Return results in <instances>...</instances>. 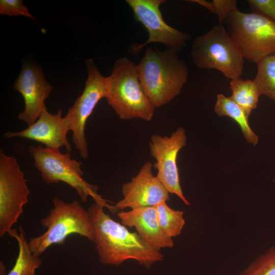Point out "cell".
I'll list each match as a JSON object with an SVG mask.
<instances>
[{"mask_svg": "<svg viewBox=\"0 0 275 275\" xmlns=\"http://www.w3.org/2000/svg\"><path fill=\"white\" fill-rule=\"evenodd\" d=\"M70 125L67 118L62 117L61 109L55 114L45 108L38 119L26 129L18 132L8 131L6 138L19 137L41 143L47 148L59 149L65 147L69 152L71 146L67 140Z\"/></svg>", "mask_w": 275, "mask_h": 275, "instance_id": "obj_14", "label": "cell"}, {"mask_svg": "<svg viewBox=\"0 0 275 275\" xmlns=\"http://www.w3.org/2000/svg\"><path fill=\"white\" fill-rule=\"evenodd\" d=\"M190 2L198 4L205 7L210 12L214 13V9L212 1H207L206 0H191L189 1Z\"/></svg>", "mask_w": 275, "mask_h": 275, "instance_id": "obj_25", "label": "cell"}, {"mask_svg": "<svg viewBox=\"0 0 275 275\" xmlns=\"http://www.w3.org/2000/svg\"><path fill=\"white\" fill-rule=\"evenodd\" d=\"M177 53L172 49L148 47L136 65L142 88L155 108L179 95L187 81L188 68Z\"/></svg>", "mask_w": 275, "mask_h": 275, "instance_id": "obj_2", "label": "cell"}, {"mask_svg": "<svg viewBox=\"0 0 275 275\" xmlns=\"http://www.w3.org/2000/svg\"><path fill=\"white\" fill-rule=\"evenodd\" d=\"M224 24L244 59L257 64L275 53V23L270 20L237 9L228 16Z\"/></svg>", "mask_w": 275, "mask_h": 275, "instance_id": "obj_6", "label": "cell"}, {"mask_svg": "<svg viewBox=\"0 0 275 275\" xmlns=\"http://www.w3.org/2000/svg\"><path fill=\"white\" fill-rule=\"evenodd\" d=\"M239 275H275V247L269 248L252 261Z\"/></svg>", "mask_w": 275, "mask_h": 275, "instance_id": "obj_21", "label": "cell"}, {"mask_svg": "<svg viewBox=\"0 0 275 275\" xmlns=\"http://www.w3.org/2000/svg\"><path fill=\"white\" fill-rule=\"evenodd\" d=\"M29 152L45 183L62 182L68 184L77 192L82 202H86L89 197L94 201L107 202L97 194L96 185L89 183L82 178L84 172L81 169L82 162L71 158L69 152L62 153L59 149L34 145L29 146Z\"/></svg>", "mask_w": 275, "mask_h": 275, "instance_id": "obj_7", "label": "cell"}, {"mask_svg": "<svg viewBox=\"0 0 275 275\" xmlns=\"http://www.w3.org/2000/svg\"><path fill=\"white\" fill-rule=\"evenodd\" d=\"M13 87L21 94L24 101V109L18 117L29 126L46 108L45 101L53 87L46 81L41 69L28 63L23 64Z\"/></svg>", "mask_w": 275, "mask_h": 275, "instance_id": "obj_13", "label": "cell"}, {"mask_svg": "<svg viewBox=\"0 0 275 275\" xmlns=\"http://www.w3.org/2000/svg\"><path fill=\"white\" fill-rule=\"evenodd\" d=\"M152 164L147 161L129 182L123 184V199L114 208L123 210L154 206L170 200V193L152 173Z\"/></svg>", "mask_w": 275, "mask_h": 275, "instance_id": "obj_12", "label": "cell"}, {"mask_svg": "<svg viewBox=\"0 0 275 275\" xmlns=\"http://www.w3.org/2000/svg\"><path fill=\"white\" fill-rule=\"evenodd\" d=\"M214 13L218 17L219 24L223 22L228 16L237 9V1L236 0H213L212 1Z\"/></svg>", "mask_w": 275, "mask_h": 275, "instance_id": "obj_24", "label": "cell"}, {"mask_svg": "<svg viewBox=\"0 0 275 275\" xmlns=\"http://www.w3.org/2000/svg\"><path fill=\"white\" fill-rule=\"evenodd\" d=\"M135 20L141 23L148 32L147 40L142 44L134 43L130 51L136 54L145 46L151 43L163 44L167 49L177 52L186 46L190 37L186 33L168 25L163 20L160 6L164 0H126Z\"/></svg>", "mask_w": 275, "mask_h": 275, "instance_id": "obj_10", "label": "cell"}, {"mask_svg": "<svg viewBox=\"0 0 275 275\" xmlns=\"http://www.w3.org/2000/svg\"><path fill=\"white\" fill-rule=\"evenodd\" d=\"M16 158L0 150V236L9 235L23 213L30 191Z\"/></svg>", "mask_w": 275, "mask_h": 275, "instance_id": "obj_8", "label": "cell"}, {"mask_svg": "<svg viewBox=\"0 0 275 275\" xmlns=\"http://www.w3.org/2000/svg\"><path fill=\"white\" fill-rule=\"evenodd\" d=\"M0 14L9 16L23 15L35 20L22 0H1Z\"/></svg>", "mask_w": 275, "mask_h": 275, "instance_id": "obj_22", "label": "cell"}, {"mask_svg": "<svg viewBox=\"0 0 275 275\" xmlns=\"http://www.w3.org/2000/svg\"><path fill=\"white\" fill-rule=\"evenodd\" d=\"M247 2L253 13L275 23V0H248Z\"/></svg>", "mask_w": 275, "mask_h": 275, "instance_id": "obj_23", "label": "cell"}, {"mask_svg": "<svg viewBox=\"0 0 275 275\" xmlns=\"http://www.w3.org/2000/svg\"><path fill=\"white\" fill-rule=\"evenodd\" d=\"M190 53L199 68L216 69L231 79L242 74L244 59L223 24L196 38Z\"/></svg>", "mask_w": 275, "mask_h": 275, "instance_id": "obj_5", "label": "cell"}, {"mask_svg": "<svg viewBox=\"0 0 275 275\" xmlns=\"http://www.w3.org/2000/svg\"><path fill=\"white\" fill-rule=\"evenodd\" d=\"M88 77L84 90L65 116L70 125L73 142L84 159L89 157L85 135L86 122L98 102L106 97L109 91V79L99 71L94 60H85Z\"/></svg>", "mask_w": 275, "mask_h": 275, "instance_id": "obj_9", "label": "cell"}, {"mask_svg": "<svg viewBox=\"0 0 275 275\" xmlns=\"http://www.w3.org/2000/svg\"><path fill=\"white\" fill-rule=\"evenodd\" d=\"M257 73L254 80L262 95L275 102V53L257 63Z\"/></svg>", "mask_w": 275, "mask_h": 275, "instance_id": "obj_20", "label": "cell"}, {"mask_svg": "<svg viewBox=\"0 0 275 275\" xmlns=\"http://www.w3.org/2000/svg\"><path fill=\"white\" fill-rule=\"evenodd\" d=\"M154 207L159 224L167 235L172 238L179 236L185 224L184 212L171 208L167 202L160 203Z\"/></svg>", "mask_w": 275, "mask_h": 275, "instance_id": "obj_19", "label": "cell"}, {"mask_svg": "<svg viewBox=\"0 0 275 275\" xmlns=\"http://www.w3.org/2000/svg\"><path fill=\"white\" fill-rule=\"evenodd\" d=\"M231 99L241 107L249 117L253 110L257 106L259 97L262 95L254 80H244L236 77L230 82Z\"/></svg>", "mask_w": 275, "mask_h": 275, "instance_id": "obj_18", "label": "cell"}, {"mask_svg": "<svg viewBox=\"0 0 275 275\" xmlns=\"http://www.w3.org/2000/svg\"><path fill=\"white\" fill-rule=\"evenodd\" d=\"M117 215L122 225L134 228L142 240L152 249L159 252L161 249L174 246L173 238L159 225L154 206L121 211Z\"/></svg>", "mask_w": 275, "mask_h": 275, "instance_id": "obj_15", "label": "cell"}, {"mask_svg": "<svg viewBox=\"0 0 275 275\" xmlns=\"http://www.w3.org/2000/svg\"><path fill=\"white\" fill-rule=\"evenodd\" d=\"M9 235L16 239L19 252L14 266L7 275H36V270L42 265V260L31 251L23 227H19V233L13 229Z\"/></svg>", "mask_w": 275, "mask_h": 275, "instance_id": "obj_17", "label": "cell"}, {"mask_svg": "<svg viewBox=\"0 0 275 275\" xmlns=\"http://www.w3.org/2000/svg\"><path fill=\"white\" fill-rule=\"evenodd\" d=\"M274 180H275V178H274Z\"/></svg>", "mask_w": 275, "mask_h": 275, "instance_id": "obj_26", "label": "cell"}, {"mask_svg": "<svg viewBox=\"0 0 275 275\" xmlns=\"http://www.w3.org/2000/svg\"><path fill=\"white\" fill-rule=\"evenodd\" d=\"M53 207L49 214L41 220L47 230L41 235L30 239L28 242L34 256L39 257L53 244H62L67 237L77 234L93 241V227L89 213L78 201L67 203L54 197Z\"/></svg>", "mask_w": 275, "mask_h": 275, "instance_id": "obj_4", "label": "cell"}, {"mask_svg": "<svg viewBox=\"0 0 275 275\" xmlns=\"http://www.w3.org/2000/svg\"><path fill=\"white\" fill-rule=\"evenodd\" d=\"M105 207L114 209L107 203L96 201L88 210L93 227V241L102 263L118 266L134 259L148 269L163 260V255L147 245L136 232H130L106 214Z\"/></svg>", "mask_w": 275, "mask_h": 275, "instance_id": "obj_1", "label": "cell"}, {"mask_svg": "<svg viewBox=\"0 0 275 275\" xmlns=\"http://www.w3.org/2000/svg\"><path fill=\"white\" fill-rule=\"evenodd\" d=\"M106 97L108 104L122 120H152L155 107L143 90L137 66L126 57L115 62Z\"/></svg>", "mask_w": 275, "mask_h": 275, "instance_id": "obj_3", "label": "cell"}, {"mask_svg": "<svg viewBox=\"0 0 275 275\" xmlns=\"http://www.w3.org/2000/svg\"><path fill=\"white\" fill-rule=\"evenodd\" d=\"M186 142L185 130L179 127L170 136L153 134L149 141V149L155 160L153 166L157 172L156 177L170 194L176 195L185 205H189L180 185L177 163L178 153Z\"/></svg>", "mask_w": 275, "mask_h": 275, "instance_id": "obj_11", "label": "cell"}, {"mask_svg": "<svg viewBox=\"0 0 275 275\" xmlns=\"http://www.w3.org/2000/svg\"><path fill=\"white\" fill-rule=\"evenodd\" d=\"M214 111L219 117L227 116L234 120L240 127L246 142L254 146L257 145L259 136L251 129L249 123V117L242 108L230 97L218 94Z\"/></svg>", "mask_w": 275, "mask_h": 275, "instance_id": "obj_16", "label": "cell"}]
</instances>
